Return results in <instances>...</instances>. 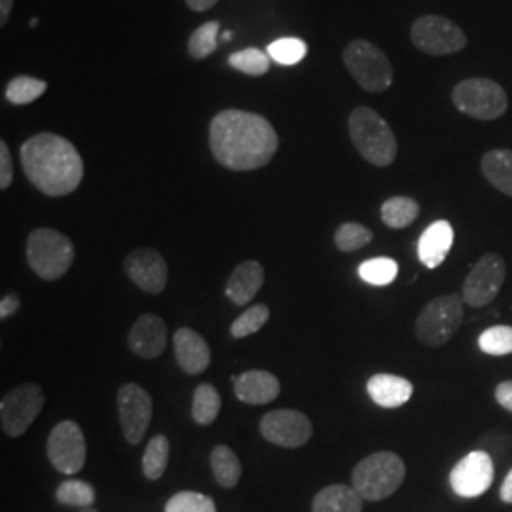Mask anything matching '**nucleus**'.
Returning a JSON list of instances; mask_svg holds the SVG:
<instances>
[{"label": "nucleus", "mask_w": 512, "mask_h": 512, "mask_svg": "<svg viewBox=\"0 0 512 512\" xmlns=\"http://www.w3.org/2000/svg\"><path fill=\"white\" fill-rule=\"evenodd\" d=\"M46 90L48 84L44 80H38L33 76H18L8 84L4 95L12 105H29L37 101L38 97H42Z\"/></svg>", "instance_id": "nucleus-31"}, {"label": "nucleus", "mask_w": 512, "mask_h": 512, "mask_svg": "<svg viewBox=\"0 0 512 512\" xmlns=\"http://www.w3.org/2000/svg\"><path fill=\"white\" fill-rule=\"evenodd\" d=\"M230 65L249 76H262L270 69V55L258 48H245L230 55Z\"/></svg>", "instance_id": "nucleus-37"}, {"label": "nucleus", "mask_w": 512, "mask_h": 512, "mask_svg": "<svg viewBox=\"0 0 512 512\" xmlns=\"http://www.w3.org/2000/svg\"><path fill=\"white\" fill-rule=\"evenodd\" d=\"M465 300L461 294H444L431 300L416 319V336L427 348L444 346L463 323Z\"/></svg>", "instance_id": "nucleus-6"}, {"label": "nucleus", "mask_w": 512, "mask_h": 512, "mask_svg": "<svg viewBox=\"0 0 512 512\" xmlns=\"http://www.w3.org/2000/svg\"><path fill=\"white\" fill-rule=\"evenodd\" d=\"M363 501L365 499L353 486L332 484L315 495L311 509L313 512H361Z\"/></svg>", "instance_id": "nucleus-23"}, {"label": "nucleus", "mask_w": 512, "mask_h": 512, "mask_svg": "<svg viewBox=\"0 0 512 512\" xmlns=\"http://www.w3.org/2000/svg\"><path fill=\"white\" fill-rule=\"evenodd\" d=\"M494 482V461L488 452H471L458 461L450 473V486L461 497H478L486 494Z\"/></svg>", "instance_id": "nucleus-15"}, {"label": "nucleus", "mask_w": 512, "mask_h": 512, "mask_svg": "<svg viewBox=\"0 0 512 512\" xmlns=\"http://www.w3.org/2000/svg\"><path fill=\"white\" fill-rule=\"evenodd\" d=\"M209 461H211V469H213L215 480L219 482L222 488L232 490V488L238 486L243 469H241V461L236 456V452L230 446H226V444L215 446L211 456H209Z\"/></svg>", "instance_id": "nucleus-25"}, {"label": "nucleus", "mask_w": 512, "mask_h": 512, "mask_svg": "<svg viewBox=\"0 0 512 512\" xmlns=\"http://www.w3.org/2000/svg\"><path fill=\"white\" fill-rule=\"evenodd\" d=\"M234 391L241 403H274L281 393V384L268 370H247L232 378Z\"/></svg>", "instance_id": "nucleus-19"}, {"label": "nucleus", "mask_w": 512, "mask_h": 512, "mask_svg": "<svg viewBox=\"0 0 512 512\" xmlns=\"http://www.w3.org/2000/svg\"><path fill=\"white\" fill-rule=\"evenodd\" d=\"M219 21H209L200 29L194 31V35L188 40V52L194 59H205L217 52L219 48Z\"/></svg>", "instance_id": "nucleus-33"}, {"label": "nucleus", "mask_w": 512, "mask_h": 512, "mask_svg": "<svg viewBox=\"0 0 512 512\" xmlns=\"http://www.w3.org/2000/svg\"><path fill=\"white\" fill-rule=\"evenodd\" d=\"M213 158L232 171H255L270 164L279 148L274 126L260 114L222 110L209 128Z\"/></svg>", "instance_id": "nucleus-1"}, {"label": "nucleus", "mask_w": 512, "mask_h": 512, "mask_svg": "<svg viewBox=\"0 0 512 512\" xmlns=\"http://www.w3.org/2000/svg\"><path fill=\"white\" fill-rule=\"evenodd\" d=\"M12 6H14V0H0V25L8 23Z\"/></svg>", "instance_id": "nucleus-44"}, {"label": "nucleus", "mask_w": 512, "mask_h": 512, "mask_svg": "<svg viewBox=\"0 0 512 512\" xmlns=\"http://www.w3.org/2000/svg\"><path fill=\"white\" fill-rule=\"evenodd\" d=\"M230 38H232V33H230V31H226V33L222 35V40H230Z\"/></svg>", "instance_id": "nucleus-45"}, {"label": "nucleus", "mask_w": 512, "mask_h": 512, "mask_svg": "<svg viewBox=\"0 0 512 512\" xmlns=\"http://www.w3.org/2000/svg\"><path fill=\"white\" fill-rule=\"evenodd\" d=\"M122 433L131 446L143 442L152 420V399L141 385L124 384L116 395Z\"/></svg>", "instance_id": "nucleus-13"}, {"label": "nucleus", "mask_w": 512, "mask_h": 512, "mask_svg": "<svg viewBox=\"0 0 512 512\" xmlns=\"http://www.w3.org/2000/svg\"><path fill=\"white\" fill-rule=\"evenodd\" d=\"M165 512H217V505L209 495L179 492L167 501Z\"/></svg>", "instance_id": "nucleus-38"}, {"label": "nucleus", "mask_w": 512, "mask_h": 512, "mask_svg": "<svg viewBox=\"0 0 512 512\" xmlns=\"http://www.w3.org/2000/svg\"><path fill=\"white\" fill-rule=\"evenodd\" d=\"M48 459L55 471L76 475L86 465V439L76 421L57 423L48 437Z\"/></svg>", "instance_id": "nucleus-11"}, {"label": "nucleus", "mask_w": 512, "mask_h": 512, "mask_svg": "<svg viewBox=\"0 0 512 512\" xmlns=\"http://www.w3.org/2000/svg\"><path fill=\"white\" fill-rule=\"evenodd\" d=\"M27 179L42 194L69 196L84 179V162L71 141L55 133H38L21 147Z\"/></svg>", "instance_id": "nucleus-2"}, {"label": "nucleus", "mask_w": 512, "mask_h": 512, "mask_svg": "<svg viewBox=\"0 0 512 512\" xmlns=\"http://www.w3.org/2000/svg\"><path fill=\"white\" fill-rule=\"evenodd\" d=\"M219 0H186V4L194 10V12H207L211 10Z\"/></svg>", "instance_id": "nucleus-43"}, {"label": "nucleus", "mask_w": 512, "mask_h": 512, "mask_svg": "<svg viewBox=\"0 0 512 512\" xmlns=\"http://www.w3.org/2000/svg\"><path fill=\"white\" fill-rule=\"evenodd\" d=\"M27 262L40 279L57 281L73 266V241L52 228H37L27 238Z\"/></svg>", "instance_id": "nucleus-5"}, {"label": "nucleus", "mask_w": 512, "mask_h": 512, "mask_svg": "<svg viewBox=\"0 0 512 512\" xmlns=\"http://www.w3.org/2000/svg\"><path fill=\"white\" fill-rule=\"evenodd\" d=\"M397 274H399V264L387 256L370 258L359 266V277L376 287H385L393 283L397 279Z\"/></svg>", "instance_id": "nucleus-29"}, {"label": "nucleus", "mask_w": 512, "mask_h": 512, "mask_svg": "<svg viewBox=\"0 0 512 512\" xmlns=\"http://www.w3.org/2000/svg\"><path fill=\"white\" fill-rule=\"evenodd\" d=\"M507 275L505 260L499 255H484L463 281V300L471 308L492 304L501 291Z\"/></svg>", "instance_id": "nucleus-12"}, {"label": "nucleus", "mask_w": 512, "mask_h": 512, "mask_svg": "<svg viewBox=\"0 0 512 512\" xmlns=\"http://www.w3.org/2000/svg\"><path fill=\"white\" fill-rule=\"evenodd\" d=\"M372 238H374V234L363 224L344 222L334 234V243L342 253H355V251L366 247Z\"/></svg>", "instance_id": "nucleus-32"}, {"label": "nucleus", "mask_w": 512, "mask_h": 512, "mask_svg": "<svg viewBox=\"0 0 512 512\" xmlns=\"http://www.w3.org/2000/svg\"><path fill=\"white\" fill-rule=\"evenodd\" d=\"M80 512H99V511H95V509H92V507H88V509H82V511Z\"/></svg>", "instance_id": "nucleus-47"}, {"label": "nucleus", "mask_w": 512, "mask_h": 512, "mask_svg": "<svg viewBox=\"0 0 512 512\" xmlns=\"http://www.w3.org/2000/svg\"><path fill=\"white\" fill-rule=\"evenodd\" d=\"M482 173L488 183L512 198V150L495 148L484 154L482 158Z\"/></svg>", "instance_id": "nucleus-24"}, {"label": "nucleus", "mask_w": 512, "mask_h": 512, "mask_svg": "<svg viewBox=\"0 0 512 512\" xmlns=\"http://www.w3.org/2000/svg\"><path fill=\"white\" fill-rule=\"evenodd\" d=\"M129 279L147 294H160L167 285L169 270L164 256L154 249H135L124 260Z\"/></svg>", "instance_id": "nucleus-16"}, {"label": "nucleus", "mask_w": 512, "mask_h": 512, "mask_svg": "<svg viewBox=\"0 0 512 512\" xmlns=\"http://www.w3.org/2000/svg\"><path fill=\"white\" fill-rule=\"evenodd\" d=\"M410 38L418 50L429 55L458 54L467 46L463 29L442 16H423L414 21Z\"/></svg>", "instance_id": "nucleus-10"}, {"label": "nucleus", "mask_w": 512, "mask_h": 512, "mask_svg": "<svg viewBox=\"0 0 512 512\" xmlns=\"http://www.w3.org/2000/svg\"><path fill=\"white\" fill-rule=\"evenodd\" d=\"M454 245V228L448 220H437L425 228L418 241L421 264L429 270L439 268Z\"/></svg>", "instance_id": "nucleus-20"}, {"label": "nucleus", "mask_w": 512, "mask_h": 512, "mask_svg": "<svg viewBox=\"0 0 512 512\" xmlns=\"http://www.w3.org/2000/svg\"><path fill=\"white\" fill-rule=\"evenodd\" d=\"M169 439L165 435L152 437L143 454V473L148 480H160L164 476L169 463Z\"/></svg>", "instance_id": "nucleus-28"}, {"label": "nucleus", "mask_w": 512, "mask_h": 512, "mask_svg": "<svg viewBox=\"0 0 512 512\" xmlns=\"http://www.w3.org/2000/svg\"><path fill=\"white\" fill-rule=\"evenodd\" d=\"M264 268L256 260H245L232 272L226 283V296L236 306H247L264 285Z\"/></svg>", "instance_id": "nucleus-21"}, {"label": "nucleus", "mask_w": 512, "mask_h": 512, "mask_svg": "<svg viewBox=\"0 0 512 512\" xmlns=\"http://www.w3.org/2000/svg\"><path fill=\"white\" fill-rule=\"evenodd\" d=\"M220 401L217 387L211 384H200L194 391V401H192V418L198 425H211L219 416Z\"/></svg>", "instance_id": "nucleus-27"}, {"label": "nucleus", "mask_w": 512, "mask_h": 512, "mask_svg": "<svg viewBox=\"0 0 512 512\" xmlns=\"http://www.w3.org/2000/svg\"><path fill=\"white\" fill-rule=\"evenodd\" d=\"M128 346L141 359L160 357L167 346V325L160 315L145 313L129 330Z\"/></svg>", "instance_id": "nucleus-17"}, {"label": "nucleus", "mask_w": 512, "mask_h": 512, "mask_svg": "<svg viewBox=\"0 0 512 512\" xmlns=\"http://www.w3.org/2000/svg\"><path fill=\"white\" fill-rule=\"evenodd\" d=\"M495 401L501 404L505 410L512 412V380L501 382L495 387Z\"/></svg>", "instance_id": "nucleus-41"}, {"label": "nucleus", "mask_w": 512, "mask_h": 512, "mask_svg": "<svg viewBox=\"0 0 512 512\" xmlns=\"http://www.w3.org/2000/svg\"><path fill=\"white\" fill-rule=\"evenodd\" d=\"M14 181V164H12V154L6 141H0V188L6 190Z\"/></svg>", "instance_id": "nucleus-39"}, {"label": "nucleus", "mask_w": 512, "mask_h": 512, "mask_svg": "<svg viewBox=\"0 0 512 512\" xmlns=\"http://www.w3.org/2000/svg\"><path fill=\"white\" fill-rule=\"evenodd\" d=\"M55 499L67 507L88 509L95 503V490H93L92 484L71 478V480H65L63 484H59V488L55 492Z\"/></svg>", "instance_id": "nucleus-30"}, {"label": "nucleus", "mask_w": 512, "mask_h": 512, "mask_svg": "<svg viewBox=\"0 0 512 512\" xmlns=\"http://www.w3.org/2000/svg\"><path fill=\"white\" fill-rule=\"evenodd\" d=\"M306 54H308V46L300 38H279L268 46L270 59H274L275 63H279V65H287V67L298 65L306 57Z\"/></svg>", "instance_id": "nucleus-34"}, {"label": "nucleus", "mask_w": 512, "mask_h": 512, "mask_svg": "<svg viewBox=\"0 0 512 512\" xmlns=\"http://www.w3.org/2000/svg\"><path fill=\"white\" fill-rule=\"evenodd\" d=\"M499 497H501V501H503V503H509V505H512V469L509 471V475L505 476L503 484H501Z\"/></svg>", "instance_id": "nucleus-42"}, {"label": "nucleus", "mask_w": 512, "mask_h": 512, "mask_svg": "<svg viewBox=\"0 0 512 512\" xmlns=\"http://www.w3.org/2000/svg\"><path fill=\"white\" fill-rule=\"evenodd\" d=\"M44 391L38 384H23L8 391L0 401V425L8 437H21L44 408Z\"/></svg>", "instance_id": "nucleus-9"}, {"label": "nucleus", "mask_w": 512, "mask_h": 512, "mask_svg": "<svg viewBox=\"0 0 512 512\" xmlns=\"http://www.w3.org/2000/svg\"><path fill=\"white\" fill-rule=\"evenodd\" d=\"M349 137L368 164L387 167L397 158L395 133L376 110L368 107L353 110L349 114Z\"/></svg>", "instance_id": "nucleus-3"}, {"label": "nucleus", "mask_w": 512, "mask_h": 512, "mask_svg": "<svg viewBox=\"0 0 512 512\" xmlns=\"http://www.w3.org/2000/svg\"><path fill=\"white\" fill-rule=\"evenodd\" d=\"M366 391L370 399L382 408H399L410 401L414 393V385L406 378L395 376V374H374L368 384Z\"/></svg>", "instance_id": "nucleus-22"}, {"label": "nucleus", "mask_w": 512, "mask_h": 512, "mask_svg": "<svg viewBox=\"0 0 512 512\" xmlns=\"http://www.w3.org/2000/svg\"><path fill=\"white\" fill-rule=\"evenodd\" d=\"M406 465L393 452H376L353 469V488L365 501H382L403 486Z\"/></svg>", "instance_id": "nucleus-4"}, {"label": "nucleus", "mask_w": 512, "mask_h": 512, "mask_svg": "<svg viewBox=\"0 0 512 512\" xmlns=\"http://www.w3.org/2000/svg\"><path fill=\"white\" fill-rule=\"evenodd\" d=\"M452 101L459 112L482 122L501 118L509 107L505 90L488 78H469L459 82L452 92Z\"/></svg>", "instance_id": "nucleus-8"}, {"label": "nucleus", "mask_w": 512, "mask_h": 512, "mask_svg": "<svg viewBox=\"0 0 512 512\" xmlns=\"http://www.w3.org/2000/svg\"><path fill=\"white\" fill-rule=\"evenodd\" d=\"M21 306L18 294H4L0 300V319H10L12 315H16Z\"/></svg>", "instance_id": "nucleus-40"}, {"label": "nucleus", "mask_w": 512, "mask_h": 512, "mask_svg": "<svg viewBox=\"0 0 512 512\" xmlns=\"http://www.w3.org/2000/svg\"><path fill=\"white\" fill-rule=\"evenodd\" d=\"M173 348L175 359L186 374L198 376L209 368L211 349L200 332L186 327L177 330L173 336Z\"/></svg>", "instance_id": "nucleus-18"}, {"label": "nucleus", "mask_w": 512, "mask_h": 512, "mask_svg": "<svg viewBox=\"0 0 512 512\" xmlns=\"http://www.w3.org/2000/svg\"><path fill=\"white\" fill-rule=\"evenodd\" d=\"M260 435L281 448H300L310 442L313 425L298 410H274L260 420Z\"/></svg>", "instance_id": "nucleus-14"}, {"label": "nucleus", "mask_w": 512, "mask_h": 512, "mask_svg": "<svg viewBox=\"0 0 512 512\" xmlns=\"http://www.w3.org/2000/svg\"><path fill=\"white\" fill-rule=\"evenodd\" d=\"M420 215V203L408 196H393L382 205V220L393 230H403Z\"/></svg>", "instance_id": "nucleus-26"}, {"label": "nucleus", "mask_w": 512, "mask_h": 512, "mask_svg": "<svg viewBox=\"0 0 512 512\" xmlns=\"http://www.w3.org/2000/svg\"><path fill=\"white\" fill-rule=\"evenodd\" d=\"M270 319V308L266 304H256L251 306L249 310L243 311L238 319L232 323L230 327V334L234 338H247L251 334H255L258 330L262 329Z\"/></svg>", "instance_id": "nucleus-35"}, {"label": "nucleus", "mask_w": 512, "mask_h": 512, "mask_svg": "<svg viewBox=\"0 0 512 512\" xmlns=\"http://www.w3.org/2000/svg\"><path fill=\"white\" fill-rule=\"evenodd\" d=\"M344 65L366 92H385L393 84V67L387 55L366 40H353L344 50Z\"/></svg>", "instance_id": "nucleus-7"}, {"label": "nucleus", "mask_w": 512, "mask_h": 512, "mask_svg": "<svg viewBox=\"0 0 512 512\" xmlns=\"http://www.w3.org/2000/svg\"><path fill=\"white\" fill-rule=\"evenodd\" d=\"M478 348L488 355H509L512 353V327L497 325L484 330L478 336Z\"/></svg>", "instance_id": "nucleus-36"}, {"label": "nucleus", "mask_w": 512, "mask_h": 512, "mask_svg": "<svg viewBox=\"0 0 512 512\" xmlns=\"http://www.w3.org/2000/svg\"><path fill=\"white\" fill-rule=\"evenodd\" d=\"M37 25H38V19L37 18L31 19V27H37Z\"/></svg>", "instance_id": "nucleus-46"}]
</instances>
